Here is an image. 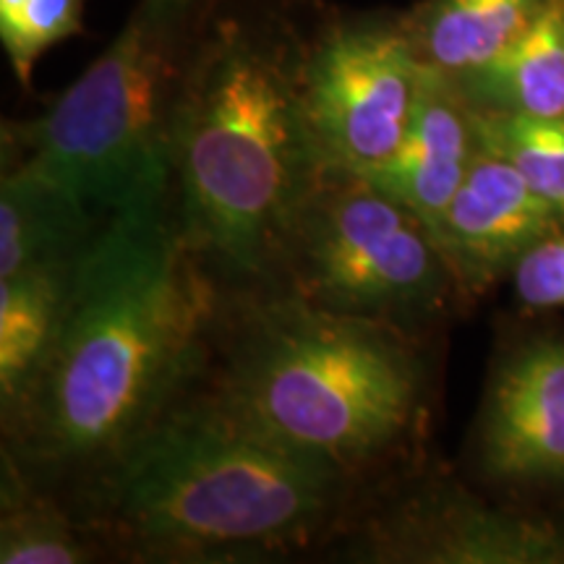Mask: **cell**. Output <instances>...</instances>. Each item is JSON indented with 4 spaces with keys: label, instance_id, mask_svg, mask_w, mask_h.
<instances>
[{
    "label": "cell",
    "instance_id": "3957f363",
    "mask_svg": "<svg viewBox=\"0 0 564 564\" xmlns=\"http://www.w3.org/2000/svg\"><path fill=\"white\" fill-rule=\"evenodd\" d=\"M308 40L259 0H212L173 141V207L232 291L270 278L295 209L322 178L306 105Z\"/></svg>",
    "mask_w": 564,
    "mask_h": 564
},
{
    "label": "cell",
    "instance_id": "e0dca14e",
    "mask_svg": "<svg viewBox=\"0 0 564 564\" xmlns=\"http://www.w3.org/2000/svg\"><path fill=\"white\" fill-rule=\"evenodd\" d=\"M478 144L510 162L539 194L564 207V118L476 110Z\"/></svg>",
    "mask_w": 564,
    "mask_h": 564
},
{
    "label": "cell",
    "instance_id": "4fadbf2b",
    "mask_svg": "<svg viewBox=\"0 0 564 564\" xmlns=\"http://www.w3.org/2000/svg\"><path fill=\"white\" fill-rule=\"evenodd\" d=\"M453 82L474 110L564 118V0H549L505 53Z\"/></svg>",
    "mask_w": 564,
    "mask_h": 564
},
{
    "label": "cell",
    "instance_id": "ba28073f",
    "mask_svg": "<svg viewBox=\"0 0 564 564\" xmlns=\"http://www.w3.org/2000/svg\"><path fill=\"white\" fill-rule=\"evenodd\" d=\"M343 560L369 564L564 562V528L489 510L447 481H408L345 520Z\"/></svg>",
    "mask_w": 564,
    "mask_h": 564
},
{
    "label": "cell",
    "instance_id": "9a60e30c",
    "mask_svg": "<svg viewBox=\"0 0 564 564\" xmlns=\"http://www.w3.org/2000/svg\"><path fill=\"white\" fill-rule=\"evenodd\" d=\"M76 270V267H74ZM74 270L0 280V413L9 421L51 356Z\"/></svg>",
    "mask_w": 564,
    "mask_h": 564
},
{
    "label": "cell",
    "instance_id": "5b68a950",
    "mask_svg": "<svg viewBox=\"0 0 564 564\" xmlns=\"http://www.w3.org/2000/svg\"><path fill=\"white\" fill-rule=\"evenodd\" d=\"M212 0H137L118 37L32 121L3 123V158L102 215L173 199L175 121Z\"/></svg>",
    "mask_w": 564,
    "mask_h": 564
},
{
    "label": "cell",
    "instance_id": "5bb4252c",
    "mask_svg": "<svg viewBox=\"0 0 564 564\" xmlns=\"http://www.w3.org/2000/svg\"><path fill=\"white\" fill-rule=\"evenodd\" d=\"M549 0H423L403 24L423 66L460 79L505 53Z\"/></svg>",
    "mask_w": 564,
    "mask_h": 564
},
{
    "label": "cell",
    "instance_id": "30bf717a",
    "mask_svg": "<svg viewBox=\"0 0 564 564\" xmlns=\"http://www.w3.org/2000/svg\"><path fill=\"white\" fill-rule=\"evenodd\" d=\"M478 463L499 484L564 481V340L520 345L494 371L478 421Z\"/></svg>",
    "mask_w": 564,
    "mask_h": 564
},
{
    "label": "cell",
    "instance_id": "8fae6325",
    "mask_svg": "<svg viewBox=\"0 0 564 564\" xmlns=\"http://www.w3.org/2000/svg\"><path fill=\"white\" fill-rule=\"evenodd\" d=\"M478 150L476 110L447 74L423 66L411 129L394 158L369 178L411 207L436 238Z\"/></svg>",
    "mask_w": 564,
    "mask_h": 564
},
{
    "label": "cell",
    "instance_id": "6da1fadb",
    "mask_svg": "<svg viewBox=\"0 0 564 564\" xmlns=\"http://www.w3.org/2000/svg\"><path fill=\"white\" fill-rule=\"evenodd\" d=\"M220 308L173 199L112 212L70 274L51 356L3 421V463L74 505L204 371Z\"/></svg>",
    "mask_w": 564,
    "mask_h": 564
},
{
    "label": "cell",
    "instance_id": "277c9868",
    "mask_svg": "<svg viewBox=\"0 0 564 564\" xmlns=\"http://www.w3.org/2000/svg\"><path fill=\"white\" fill-rule=\"evenodd\" d=\"M204 379L280 440L364 484L411 449L432 390L419 333L278 288L223 299Z\"/></svg>",
    "mask_w": 564,
    "mask_h": 564
},
{
    "label": "cell",
    "instance_id": "ac0fdd59",
    "mask_svg": "<svg viewBox=\"0 0 564 564\" xmlns=\"http://www.w3.org/2000/svg\"><path fill=\"white\" fill-rule=\"evenodd\" d=\"M87 0H0V42L17 79L30 87L42 53L82 32Z\"/></svg>",
    "mask_w": 564,
    "mask_h": 564
},
{
    "label": "cell",
    "instance_id": "7a4b0ae2",
    "mask_svg": "<svg viewBox=\"0 0 564 564\" xmlns=\"http://www.w3.org/2000/svg\"><path fill=\"white\" fill-rule=\"evenodd\" d=\"M364 481L280 440L204 371L70 510L131 562L285 556L337 533Z\"/></svg>",
    "mask_w": 564,
    "mask_h": 564
},
{
    "label": "cell",
    "instance_id": "7c38bea8",
    "mask_svg": "<svg viewBox=\"0 0 564 564\" xmlns=\"http://www.w3.org/2000/svg\"><path fill=\"white\" fill-rule=\"evenodd\" d=\"M51 175L3 158L0 181V280L74 270L102 220Z\"/></svg>",
    "mask_w": 564,
    "mask_h": 564
},
{
    "label": "cell",
    "instance_id": "52a82bcc",
    "mask_svg": "<svg viewBox=\"0 0 564 564\" xmlns=\"http://www.w3.org/2000/svg\"><path fill=\"white\" fill-rule=\"evenodd\" d=\"M423 63L403 17L322 26L303 61V105L327 165L369 175L411 129Z\"/></svg>",
    "mask_w": 564,
    "mask_h": 564
},
{
    "label": "cell",
    "instance_id": "9c48e42d",
    "mask_svg": "<svg viewBox=\"0 0 564 564\" xmlns=\"http://www.w3.org/2000/svg\"><path fill=\"white\" fill-rule=\"evenodd\" d=\"M562 228V204L535 192L518 167L481 147L444 212L436 243L460 291L474 295L512 274L535 243Z\"/></svg>",
    "mask_w": 564,
    "mask_h": 564
},
{
    "label": "cell",
    "instance_id": "8992f818",
    "mask_svg": "<svg viewBox=\"0 0 564 564\" xmlns=\"http://www.w3.org/2000/svg\"><path fill=\"white\" fill-rule=\"evenodd\" d=\"M259 288L413 333L460 291L432 228L369 175L337 165L295 209Z\"/></svg>",
    "mask_w": 564,
    "mask_h": 564
},
{
    "label": "cell",
    "instance_id": "d6986e66",
    "mask_svg": "<svg viewBox=\"0 0 564 564\" xmlns=\"http://www.w3.org/2000/svg\"><path fill=\"white\" fill-rule=\"evenodd\" d=\"M510 278L520 306L528 312L564 308V228L535 243Z\"/></svg>",
    "mask_w": 564,
    "mask_h": 564
},
{
    "label": "cell",
    "instance_id": "2e32d148",
    "mask_svg": "<svg viewBox=\"0 0 564 564\" xmlns=\"http://www.w3.org/2000/svg\"><path fill=\"white\" fill-rule=\"evenodd\" d=\"M0 564H87L105 549L79 514L3 463Z\"/></svg>",
    "mask_w": 564,
    "mask_h": 564
}]
</instances>
